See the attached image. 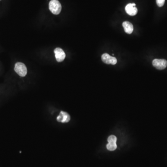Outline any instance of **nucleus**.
<instances>
[{"label": "nucleus", "instance_id": "f257e3e1", "mask_svg": "<svg viewBox=\"0 0 167 167\" xmlns=\"http://www.w3.org/2000/svg\"><path fill=\"white\" fill-rule=\"evenodd\" d=\"M49 8L53 14H59L61 11V5L58 0H51L49 4Z\"/></svg>", "mask_w": 167, "mask_h": 167}, {"label": "nucleus", "instance_id": "f03ea898", "mask_svg": "<svg viewBox=\"0 0 167 167\" xmlns=\"http://www.w3.org/2000/svg\"><path fill=\"white\" fill-rule=\"evenodd\" d=\"M14 71L20 76L25 77L27 74V68L24 64L21 62H17L15 64Z\"/></svg>", "mask_w": 167, "mask_h": 167}, {"label": "nucleus", "instance_id": "7ed1b4c3", "mask_svg": "<svg viewBox=\"0 0 167 167\" xmlns=\"http://www.w3.org/2000/svg\"><path fill=\"white\" fill-rule=\"evenodd\" d=\"M152 64L157 69L163 70L167 67V61L164 59H155Z\"/></svg>", "mask_w": 167, "mask_h": 167}, {"label": "nucleus", "instance_id": "20e7f679", "mask_svg": "<svg viewBox=\"0 0 167 167\" xmlns=\"http://www.w3.org/2000/svg\"><path fill=\"white\" fill-rule=\"evenodd\" d=\"M117 140V138L116 136L114 135L110 136L108 138V142L109 143L107 144V149L110 151H113L115 150L117 148V144H116Z\"/></svg>", "mask_w": 167, "mask_h": 167}, {"label": "nucleus", "instance_id": "39448f33", "mask_svg": "<svg viewBox=\"0 0 167 167\" xmlns=\"http://www.w3.org/2000/svg\"><path fill=\"white\" fill-rule=\"evenodd\" d=\"M102 60L103 62L106 64H112L113 65L116 64L117 63V58L111 56L108 53H104L102 55Z\"/></svg>", "mask_w": 167, "mask_h": 167}, {"label": "nucleus", "instance_id": "423d86ee", "mask_svg": "<svg viewBox=\"0 0 167 167\" xmlns=\"http://www.w3.org/2000/svg\"><path fill=\"white\" fill-rule=\"evenodd\" d=\"M125 11L129 15L131 16H134L137 13V9L136 7L135 3H129L125 7Z\"/></svg>", "mask_w": 167, "mask_h": 167}, {"label": "nucleus", "instance_id": "0eeeda50", "mask_svg": "<svg viewBox=\"0 0 167 167\" xmlns=\"http://www.w3.org/2000/svg\"><path fill=\"white\" fill-rule=\"evenodd\" d=\"M70 119V116L68 113L61 111L59 115L57 118V120L58 122H61V123H68L69 122Z\"/></svg>", "mask_w": 167, "mask_h": 167}, {"label": "nucleus", "instance_id": "6e6552de", "mask_svg": "<svg viewBox=\"0 0 167 167\" xmlns=\"http://www.w3.org/2000/svg\"><path fill=\"white\" fill-rule=\"evenodd\" d=\"M56 59L58 62H62L65 58V54L64 51L61 48H56L54 51Z\"/></svg>", "mask_w": 167, "mask_h": 167}, {"label": "nucleus", "instance_id": "1a4fd4ad", "mask_svg": "<svg viewBox=\"0 0 167 167\" xmlns=\"http://www.w3.org/2000/svg\"><path fill=\"white\" fill-rule=\"evenodd\" d=\"M123 26L125 32L128 34H131L133 31V25L129 21H124L123 23Z\"/></svg>", "mask_w": 167, "mask_h": 167}, {"label": "nucleus", "instance_id": "9d476101", "mask_svg": "<svg viewBox=\"0 0 167 167\" xmlns=\"http://www.w3.org/2000/svg\"><path fill=\"white\" fill-rule=\"evenodd\" d=\"M156 4L159 7H162L164 5L165 0H156Z\"/></svg>", "mask_w": 167, "mask_h": 167}]
</instances>
